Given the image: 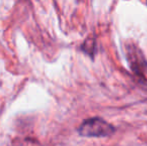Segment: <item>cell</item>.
<instances>
[{
	"instance_id": "6da1fadb",
	"label": "cell",
	"mask_w": 147,
	"mask_h": 146,
	"mask_svg": "<svg viewBox=\"0 0 147 146\" xmlns=\"http://www.w3.org/2000/svg\"><path fill=\"white\" fill-rule=\"evenodd\" d=\"M115 129L111 124L98 117L83 121L78 132L84 137H107L114 133Z\"/></svg>"
},
{
	"instance_id": "3957f363",
	"label": "cell",
	"mask_w": 147,
	"mask_h": 146,
	"mask_svg": "<svg viewBox=\"0 0 147 146\" xmlns=\"http://www.w3.org/2000/svg\"><path fill=\"white\" fill-rule=\"evenodd\" d=\"M81 49L85 53H87L89 55H93L96 49V44H95V39H87L84 42V44L82 45Z\"/></svg>"
},
{
	"instance_id": "7a4b0ae2",
	"label": "cell",
	"mask_w": 147,
	"mask_h": 146,
	"mask_svg": "<svg viewBox=\"0 0 147 146\" xmlns=\"http://www.w3.org/2000/svg\"><path fill=\"white\" fill-rule=\"evenodd\" d=\"M126 54L130 67L134 72L138 75H143V73L147 72V61L137 46L134 44L128 45L126 47Z\"/></svg>"
}]
</instances>
